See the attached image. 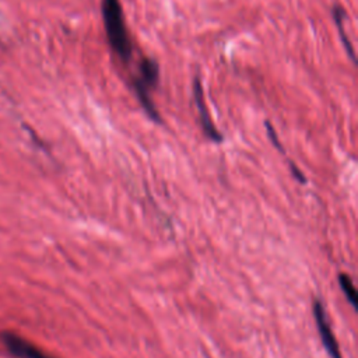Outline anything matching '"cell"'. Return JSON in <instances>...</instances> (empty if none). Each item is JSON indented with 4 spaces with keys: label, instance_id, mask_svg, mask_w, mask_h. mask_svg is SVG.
Here are the masks:
<instances>
[{
    "label": "cell",
    "instance_id": "5",
    "mask_svg": "<svg viewBox=\"0 0 358 358\" xmlns=\"http://www.w3.org/2000/svg\"><path fill=\"white\" fill-rule=\"evenodd\" d=\"M158 78H159L158 63L151 57H143L138 64L137 80L144 85H147L148 88H152L158 84Z\"/></svg>",
    "mask_w": 358,
    "mask_h": 358
},
{
    "label": "cell",
    "instance_id": "7",
    "mask_svg": "<svg viewBox=\"0 0 358 358\" xmlns=\"http://www.w3.org/2000/svg\"><path fill=\"white\" fill-rule=\"evenodd\" d=\"M338 281H340L341 289H343V292L345 294L347 299L351 302L352 306H355V303H357V292H355V288H354V285H352L351 278H350L347 274L341 273V274L338 275Z\"/></svg>",
    "mask_w": 358,
    "mask_h": 358
},
{
    "label": "cell",
    "instance_id": "4",
    "mask_svg": "<svg viewBox=\"0 0 358 358\" xmlns=\"http://www.w3.org/2000/svg\"><path fill=\"white\" fill-rule=\"evenodd\" d=\"M1 341L7 347V350L18 358H52L46 355L43 351H41L38 347L31 344L29 341L13 333H4L1 336Z\"/></svg>",
    "mask_w": 358,
    "mask_h": 358
},
{
    "label": "cell",
    "instance_id": "6",
    "mask_svg": "<svg viewBox=\"0 0 358 358\" xmlns=\"http://www.w3.org/2000/svg\"><path fill=\"white\" fill-rule=\"evenodd\" d=\"M331 13H333L334 24H336V27H337V29H338V36H340V39H341V42H343V45H344L345 52H347V55L350 56V59H351L354 63H357L355 50H354L352 43H351V41L348 39V36H347V34H345V31H344V25H343V21H344V18L347 17V14H345V11L343 10V7H340V6H334Z\"/></svg>",
    "mask_w": 358,
    "mask_h": 358
},
{
    "label": "cell",
    "instance_id": "9",
    "mask_svg": "<svg viewBox=\"0 0 358 358\" xmlns=\"http://www.w3.org/2000/svg\"><path fill=\"white\" fill-rule=\"evenodd\" d=\"M289 168L292 169V175L299 180V182H305V178H303V175H301V172L296 169V166L292 164V162H289Z\"/></svg>",
    "mask_w": 358,
    "mask_h": 358
},
{
    "label": "cell",
    "instance_id": "1",
    "mask_svg": "<svg viewBox=\"0 0 358 358\" xmlns=\"http://www.w3.org/2000/svg\"><path fill=\"white\" fill-rule=\"evenodd\" d=\"M102 18L108 36V42L115 53L123 60L129 62L131 57V45L124 25L123 10L119 0H102Z\"/></svg>",
    "mask_w": 358,
    "mask_h": 358
},
{
    "label": "cell",
    "instance_id": "2",
    "mask_svg": "<svg viewBox=\"0 0 358 358\" xmlns=\"http://www.w3.org/2000/svg\"><path fill=\"white\" fill-rule=\"evenodd\" d=\"M193 98H194V103H196L199 117H200V124H201L204 134L215 143L222 141V134L217 130V127L214 126V123L210 117V113H208V109L206 105V99H204L203 85H201V81L199 77H194V80H193Z\"/></svg>",
    "mask_w": 358,
    "mask_h": 358
},
{
    "label": "cell",
    "instance_id": "8",
    "mask_svg": "<svg viewBox=\"0 0 358 358\" xmlns=\"http://www.w3.org/2000/svg\"><path fill=\"white\" fill-rule=\"evenodd\" d=\"M266 129H267V133H268V137H270L271 143H273L281 152H284V150H282V147H281V143L278 141V138H277V136H275V131H274L273 126L270 124V122H266Z\"/></svg>",
    "mask_w": 358,
    "mask_h": 358
},
{
    "label": "cell",
    "instance_id": "3",
    "mask_svg": "<svg viewBox=\"0 0 358 358\" xmlns=\"http://www.w3.org/2000/svg\"><path fill=\"white\" fill-rule=\"evenodd\" d=\"M313 315H315V319H316L319 334L322 337L323 345L326 347L327 352L330 354L331 358H341L337 341L333 336V331H331V329L329 326V322H327V317H326V310H324L323 305L319 301H315V303H313Z\"/></svg>",
    "mask_w": 358,
    "mask_h": 358
}]
</instances>
